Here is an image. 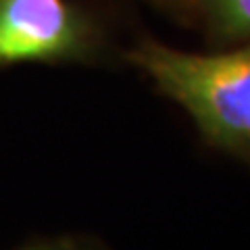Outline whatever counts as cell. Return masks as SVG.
Returning <instances> with one entry per match:
<instances>
[{
  "instance_id": "obj_4",
  "label": "cell",
  "mask_w": 250,
  "mask_h": 250,
  "mask_svg": "<svg viewBox=\"0 0 250 250\" xmlns=\"http://www.w3.org/2000/svg\"><path fill=\"white\" fill-rule=\"evenodd\" d=\"M19 250H103L98 244H92L85 238H54V240H38L25 244Z\"/></svg>"
},
{
  "instance_id": "obj_2",
  "label": "cell",
  "mask_w": 250,
  "mask_h": 250,
  "mask_svg": "<svg viewBox=\"0 0 250 250\" xmlns=\"http://www.w3.org/2000/svg\"><path fill=\"white\" fill-rule=\"evenodd\" d=\"M96 48V29L67 0H0V67L88 61Z\"/></svg>"
},
{
  "instance_id": "obj_1",
  "label": "cell",
  "mask_w": 250,
  "mask_h": 250,
  "mask_svg": "<svg viewBox=\"0 0 250 250\" xmlns=\"http://www.w3.org/2000/svg\"><path fill=\"white\" fill-rule=\"evenodd\" d=\"M127 59L186 108L210 146L250 163V44L196 54L144 40Z\"/></svg>"
},
{
  "instance_id": "obj_3",
  "label": "cell",
  "mask_w": 250,
  "mask_h": 250,
  "mask_svg": "<svg viewBox=\"0 0 250 250\" xmlns=\"http://www.w3.org/2000/svg\"><path fill=\"white\" fill-rule=\"evenodd\" d=\"M210 19L225 42L250 38V0H210Z\"/></svg>"
}]
</instances>
